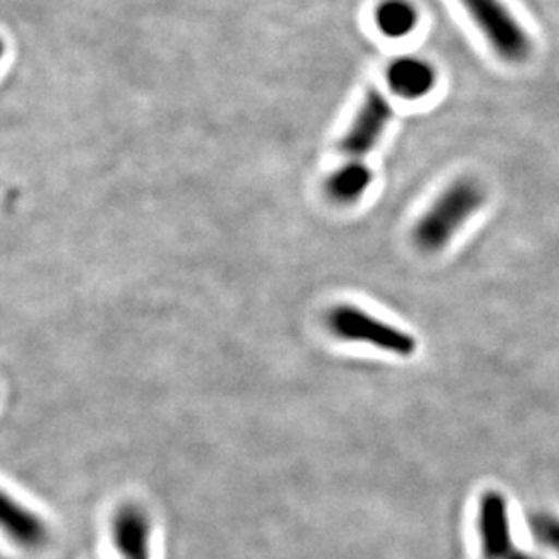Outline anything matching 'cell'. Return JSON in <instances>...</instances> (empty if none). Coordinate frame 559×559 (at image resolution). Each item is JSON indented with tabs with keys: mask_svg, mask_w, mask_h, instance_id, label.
Instances as JSON below:
<instances>
[{
	"mask_svg": "<svg viewBox=\"0 0 559 559\" xmlns=\"http://www.w3.org/2000/svg\"><path fill=\"white\" fill-rule=\"evenodd\" d=\"M534 538L559 555V518L538 514L531 520Z\"/></svg>",
	"mask_w": 559,
	"mask_h": 559,
	"instance_id": "obj_11",
	"label": "cell"
},
{
	"mask_svg": "<svg viewBox=\"0 0 559 559\" xmlns=\"http://www.w3.org/2000/svg\"><path fill=\"white\" fill-rule=\"evenodd\" d=\"M373 183V173L362 159H349L326 180V194L341 205L359 201Z\"/></svg>",
	"mask_w": 559,
	"mask_h": 559,
	"instance_id": "obj_9",
	"label": "cell"
},
{
	"mask_svg": "<svg viewBox=\"0 0 559 559\" xmlns=\"http://www.w3.org/2000/svg\"><path fill=\"white\" fill-rule=\"evenodd\" d=\"M418 11L409 0H382L374 8V26L385 38L407 37L417 29Z\"/></svg>",
	"mask_w": 559,
	"mask_h": 559,
	"instance_id": "obj_10",
	"label": "cell"
},
{
	"mask_svg": "<svg viewBox=\"0 0 559 559\" xmlns=\"http://www.w3.org/2000/svg\"><path fill=\"white\" fill-rule=\"evenodd\" d=\"M112 534L123 559H151V520L140 507H122L115 516Z\"/></svg>",
	"mask_w": 559,
	"mask_h": 559,
	"instance_id": "obj_7",
	"label": "cell"
},
{
	"mask_svg": "<svg viewBox=\"0 0 559 559\" xmlns=\"http://www.w3.org/2000/svg\"><path fill=\"white\" fill-rule=\"evenodd\" d=\"M328 326L343 341L371 344L373 348L399 357H409L417 352V341L413 335L349 305L333 308L328 317Z\"/></svg>",
	"mask_w": 559,
	"mask_h": 559,
	"instance_id": "obj_2",
	"label": "cell"
},
{
	"mask_svg": "<svg viewBox=\"0 0 559 559\" xmlns=\"http://www.w3.org/2000/svg\"><path fill=\"white\" fill-rule=\"evenodd\" d=\"M0 522H2L5 534L15 544L27 547V549L40 547L48 538L46 523L35 512L27 511L26 507H22L19 501L11 500L5 492L0 500Z\"/></svg>",
	"mask_w": 559,
	"mask_h": 559,
	"instance_id": "obj_8",
	"label": "cell"
},
{
	"mask_svg": "<svg viewBox=\"0 0 559 559\" xmlns=\"http://www.w3.org/2000/svg\"><path fill=\"white\" fill-rule=\"evenodd\" d=\"M486 203V190L473 178L453 181L413 227V243L433 253L448 247L460 228Z\"/></svg>",
	"mask_w": 559,
	"mask_h": 559,
	"instance_id": "obj_1",
	"label": "cell"
},
{
	"mask_svg": "<svg viewBox=\"0 0 559 559\" xmlns=\"http://www.w3.org/2000/svg\"><path fill=\"white\" fill-rule=\"evenodd\" d=\"M480 533L487 559H538L514 549L506 500L498 492H487L481 498Z\"/></svg>",
	"mask_w": 559,
	"mask_h": 559,
	"instance_id": "obj_5",
	"label": "cell"
},
{
	"mask_svg": "<svg viewBox=\"0 0 559 559\" xmlns=\"http://www.w3.org/2000/svg\"><path fill=\"white\" fill-rule=\"evenodd\" d=\"M385 84L404 100H420L437 87V69L418 57H399L385 69Z\"/></svg>",
	"mask_w": 559,
	"mask_h": 559,
	"instance_id": "obj_6",
	"label": "cell"
},
{
	"mask_svg": "<svg viewBox=\"0 0 559 559\" xmlns=\"http://www.w3.org/2000/svg\"><path fill=\"white\" fill-rule=\"evenodd\" d=\"M393 120V107L380 91H370L360 104L354 122L338 143L341 153L349 159H362L379 145Z\"/></svg>",
	"mask_w": 559,
	"mask_h": 559,
	"instance_id": "obj_4",
	"label": "cell"
},
{
	"mask_svg": "<svg viewBox=\"0 0 559 559\" xmlns=\"http://www.w3.org/2000/svg\"><path fill=\"white\" fill-rule=\"evenodd\" d=\"M481 35L506 62L528 59L533 44L522 24L512 16L501 0H460Z\"/></svg>",
	"mask_w": 559,
	"mask_h": 559,
	"instance_id": "obj_3",
	"label": "cell"
}]
</instances>
